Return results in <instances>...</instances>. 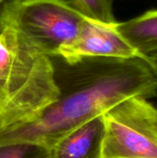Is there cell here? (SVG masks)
Returning <instances> with one entry per match:
<instances>
[{
  "label": "cell",
  "mask_w": 157,
  "mask_h": 158,
  "mask_svg": "<svg viewBox=\"0 0 157 158\" xmlns=\"http://www.w3.org/2000/svg\"><path fill=\"white\" fill-rule=\"evenodd\" d=\"M56 100L35 119L0 133V145L27 143L48 148L82 123L130 97L157 95V77L143 56H50Z\"/></svg>",
  "instance_id": "1"
},
{
  "label": "cell",
  "mask_w": 157,
  "mask_h": 158,
  "mask_svg": "<svg viewBox=\"0 0 157 158\" xmlns=\"http://www.w3.org/2000/svg\"><path fill=\"white\" fill-rule=\"evenodd\" d=\"M57 95L50 56L0 24V133L30 123Z\"/></svg>",
  "instance_id": "2"
},
{
  "label": "cell",
  "mask_w": 157,
  "mask_h": 158,
  "mask_svg": "<svg viewBox=\"0 0 157 158\" xmlns=\"http://www.w3.org/2000/svg\"><path fill=\"white\" fill-rule=\"evenodd\" d=\"M85 17L68 0H3L0 24L14 29L29 44L52 56L78 36Z\"/></svg>",
  "instance_id": "3"
},
{
  "label": "cell",
  "mask_w": 157,
  "mask_h": 158,
  "mask_svg": "<svg viewBox=\"0 0 157 158\" xmlns=\"http://www.w3.org/2000/svg\"><path fill=\"white\" fill-rule=\"evenodd\" d=\"M102 158H157V108L130 97L103 114Z\"/></svg>",
  "instance_id": "4"
},
{
  "label": "cell",
  "mask_w": 157,
  "mask_h": 158,
  "mask_svg": "<svg viewBox=\"0 0 157 158\" xmlns=\"http://www.w3.org/2000/svg\"><path fill=\"white\" fill-rule=\"evenodd\" d=\"M114 24H104L85 18L76 39L56 56L69 62L85 56H140L115 30Z\"/></svg>",
  "instance_id": "5"
},
{
  "label": "cell",
  "mask_w": 157,
  "mask_h": 158,
  "mask_svg": "<svg viewBox=\"0 0 157 158\" xmlns=\"http://www.w3.org/2000/svg\"><path fill=\"white\" fill-rule=\"evenodd\" d=\"M103 115L95 117L68 132L46 148L48 158H102Z\"/></svg>",
  "instance_id": "6"
},
{
  "label": "cell",
  "mask_w": 157,
  "mask_h": 158,
  "mask_svg": "<svg viewBox=\"0 0 157 158\" xmlns=\"http://www.w3.org/2000/svg\"><path fill=\"white\" fill-rule=\"evenodd\" d=\"M115 30L140 56L157 52V9L114 24Z\"/></svg>",
  "instance_id": "7"
},
{
  "label": "cell",
  "mask_w": 157,
  "mask_h": 158,
  "mask_svg": "<svg viewBox=\"0 0 157 158\" xmlns=\"http://www.w3.org/2000/svg\"><path fill=\"white\" fill-rule=\"evenodd\" d=\"M82 16L104 24H114V0H68Z\"/></svg>",
  "instance_id": "8"
},
{
  "label": "cell",
  "mask_w": 157,
  "mask_h": 158,
  "mask_svg": "<svg viewBox=\"0 0 157 158\" xmlns=\"http://www.w3.org/2000/svg\"><path fill=\"white\" fill-rule=\"evenodd\" d=\"M0 158H48L46 148L27 143L0 145Z\"/></svg>",
  "instance_id": "9"
},
{
  "label": "cell",
  "mask_w": 157,
  "mask_h": 158,
  "mask_svg": "<svg viewBox=\"0 0 157 158\" xmlns=\"http://www.w3.org/2000/svg\"><path fill=\"white\" fill-rule=\"evenodd\" d=\"M143 57L146 61V63L148 64V66L150 67L152 71L155 73V75L157 77V52L145 55Z\"/></svg>",
  "instance_id": "10"
},
{
  "label": "cell",
  "mask_w": 157,
  "mask_h": 158,
  "mask_svg": "<svg viewBox=\"0 0 157 158\" xmlns=\"http://www.w3.org/2000/svg\"><path fill=\"white\" fill-rule=\"evenodd\" d=\"M2 1H3V0H0V4H1V3H2Z\"/></svg>",
  "instance_id": "11"
}]
</instances>
